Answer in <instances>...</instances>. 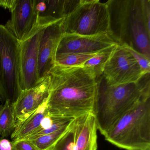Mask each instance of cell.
<instances>
[{
    "mask_svg": "<svg viewBox=\"0 0 150 150\" xmlns=\"http://www.w3.org/2000/svg\"><path fill=\"white\" fill-rule=\"evenodd\" d=\"M48 115L46 102L31 115L20 122H16L11 134L13 140L26 138L38 130L45 118Z\"/></svg>",
    "mask_w": 150,
    "mask_h": 150,
    "instance_id": "cell-14",
    "label": "cell"
},
{
    "mask_svg": "<svg viewBox=\"0 0 150 150\" xmlns=\"http://www.w3.org/2000/svg\"><path fill=\"white\" fill-rule=\"evenodd\" d=\"M45 27L39 26L29 37L20 42L19 81L22 91L34 87L41 81L38 72L39 48Z\"/></svg>",
    "mask_w": 150,
    "mask_h": 150,
    "instance_id": "cell-7",
    "label": "cell"
},
{
    "mask_svg": "<svg viewBox=\"0 0 150 150\" xmlns=\"http://www.w3.org/2000/svg\"><path fill=\"white\" fill-rule=\"evenodd\" d=\"M15 0H0V6L11 11L14 4Z\"/></svg>",
    "mask_w": 150,
    "mask_h": 150,
    "instance_id": "cell-26",
    "label": "cell"
},
{
    "mask_svg": "<svg viewBox=\"0 0 150 150\" xmlns=\"http://www.w3.org/2000/svg\"><path fill=\"white\" fill-rule=\"evenodd\" d=\"M20 42L4 25L0 24V98L14 104L22 91L19 75Z\"/></svg>",
    "mask_w": 150,
    "mask_h": 150,
    "instance_id": "cell-6",
    "label": "cell"
},
{
    "mask_svg": "<svg viewBox=\"0 0 150 150\" xmlns=\"http://www.w3.org/2000/svg\"><path fill=\"white\" fill-rule=\"evenodd\" d=\"M124 47L132 55V57L137 62L144 74L150 73V59H148L143 54L134 50L130 47L126 46Z\"/></svg>",
    "mask_w": 150,
    "mask_h": 150,
    "instance_id": "cell-21",
    "label": "cell"
},
{
    "mask_svg": "<svg viewBox=\"0 0 150 150\" xmlns=\"http://www.w3.org/2000/svg\"><path fill=\"white\" fill-rule=\"evenodd\" d=\"M61 20L45 27L43 31L38 57V72L40 81L49 75L55 66L56 50L63 34L60 25Z\"/></svg>",
    "mask_w": 150,
    "mask_h": 150,
    "instance_id": "cell-11",
    "label": "cell"
},
{
    "mask_svg": "<svg viewBox=\"0 0 150 150\" xmlns=\"http://www.w3.org/2000/svg\"><path fill=\"white\" fill-rule=\"evenodd\" d=\"M74 122L72 128L57 142L51 150H74Z\"/></svg>",
    "mask_w": 150,
    "mask_h": 150,
    "instance_id": "cell-20",
    "label": "cell"
},
{
    "mask_svg": "<svg viewBox=\"0 0 150 150\" xmlns=\"http://www.w3.org/2000/svg\"><path fill=\"white\" fill-rule=\"evenodd\" d=\"M103 136L125 150H150V96L141 99Z\"/></svg>",
    "mask_w": 150,
    "mask_h": 150,
    "instance_id": "cell-4",
    "label": "cell"
},
{
    "mask_svg": "<svg viewBox=\"0 0 150 150\" xmlns=\"http://www.w3.org/2000/svg\"><path fill=\"white\" fill-rule=\"evenodd\" d=\"M143 15L146 28L150 31V1L142 0Z\"/></svg>",
    "mask_w": 150,
    "mask_h": 150,
    "instance_id": "cell-23",
    "label": "cell"
},
{
    "mask_svg": "<svg viewBox=\"0 0 150 150\" xmlns=\"http://www.w3.org/2000/svg\"><path fill=\"white\" fill-rule=\"evenodd\" d=\"M109 33L119 46L130 47L150 59V31L143 15L142 0L107 1Z\"/></svg>",
    "mask_w": 150,
    "mask_h": 150,
    "instance_id": "cell-3",
    "label": "cell"
},
{
    "mask_svg": "<svg viewBox=\"0 0 150 150\" xmlns=\"http://www.w3.org/2000/svg\"><path fill=\"white\" fill-rule=\"evenodd\" d=\"M50 82L48 75L35 86L22 91L13 105L16 122H22L28 118L47 101Z\"/></svg>",
    "mask_w": 150,
    "mask_h": 150,
    "instance_id": "cell-12",
    "label": "cell"
},
{
    "mask_svg": "<svg viewBox=\"0 0 150 150\" xmlns=\"http://www.w3.org/2000/svg\"><path fill=\"white\" fill-rule=\"evenodd\" d=\"M16 123L13 105L5 103L0 112V136L1 137H6L12 134Z\"/></svg>",
    "mask_w": 150,
    "mask_h": 150,
    "instance_id": "cell-16",
    "label": "cell"
},
{
    "mask_svg": "<svg viewBox=\"0 0 150 150\" xmlns=\"http://www.w3.org/2000/svg\"><path fill=\"white\" fill-rule=\"evenodd\" d=\"M51 117H52V122L49 128L36 132V133L32 134L31 136L28 137L26 138L23 139L33 140L40 136L57 131L71 124L75 119V118Z\"/></svg>",
    "mask_w": 150,
    "mask_h": 150,
    "instance_id": "cell-19",
    "label": "cell"
},
{
    "mask_svg": "<svg viewBox=\"0 0 150 150\" xmlns=\"http://www.w3.org/2000/svg\"><path fill=\"white\" fill-rule=\"evenodd\" d=\"M117 46L115 45L99 52L81 66L92 70L96 79L99 78L102 75L106 64Z\"/></svg>",
    "mask_w": 150,
    "mask_h": 150,
    "instance_id": "cell-15",
    "label": "cell"
},
{
    "mask_svg": "<svg viewBox=\"0 0 150 150\" xmlns=\"http://www.w3.org/2000/svg\"><path fill=\"white\" fill-rule=\"evenodd\" d=\"M115 45L108 34L82 35L63 33L57 46L56 55L67 53L93 54Z\"/></svg>",
    "mask_w": 150,
    "mask_h": 150,
    "instance_id": "cell-10",
    "label": "cell"
},
{
    "mask_svg": "<svg viewBox=\"0 0 150 150\" xmlns=\"http://www.w3.org/2000/svg\"></svg>",
    "mask_w": 150,
    "mask_h": 150,
    "instance_id": "cell-28",
    "label": "cell"
},
{
    "mask_svg": "<svg viewBox=\"0 0 150 150\" xmlns=\"http://www.w3.org/2000/svg\"><path fill=\"white\" fill-rule=\"evenodd\" d=\"M11 143L12 150H39L32 140L29 139H17Z\"/></svg>",
    "mask_w": 150,
    "mask_h": 150,
    "instance_id": "cell-22",
    "label": "cell"
},
{
    "mask_svg": "<svg viewBox=\"0 0 150 150\" xmlns=\"http://www.w3.org/2000/svg\"><path fill=\"white\" fill-rule=\"evenodd\" d=\"M35 8L38 16L41 15L46 10V0H35Z\"/></svg>",
    "mask_w": 150,
    "mask_h": 150,
    "instance_id": "cell-24",
    "label": "cell"
},
{
    "mask_svg": "<svg viewBox=\"0 0 150 150\" xmlns=\"http://www.w3.org/2000/svg\"><path fill=\"white\" fill-rule=\"evenodd\" d=\"M0 150H12V143L7 139H0Z\"/></svg>",
    "mask_w": 150,
    "mask_h": 150,
    "instance_id": "cell-25",
    "label": "cell"
},
{
    "mask_svg": "<svg viewBox=\"0 0 150 150\" xmlns=\"http://www.w3.org/2000/svg\"><path fill=\"white\" fill-rule=\"evenodd\" d=\"M74 121L57 131L40 136L31 140L39 150H51L57 142L72 128Z\"/></svg>",
    "mask_w": 150,
    "mask_h": 150,
    "instance_id": "cell-17",
    "label": "cell"
},
{
    "mask_svg": "<svg viewBox=\"0 0 150 150\" xmlns=\"http://www.w3.org/2000/svg\"><path fill=\"white\" fill-rule=\"evenodd\" d=\"M3 105H0V112L1 111V110H2V108H3Z\"/></svg>",
    "mask_w": 150,
    "mask_h": 150,
    "instance_id": "cell-27",
    "label": "cell"
},
{
    "mask_svg": "<svg viewBox=\"0 0 150 150\" xmlns=\"http://www.w3.org/2000/svg\"><path fill=\"white\" fill-rule=\"evenodd\" d=\"M97 85L93 113L102 135L141 99L150 96V73L137 83L122 85L109 84L102 75L97 78Z\"/></svg>",
    "mask_w": 150,
    "mask_h": 150,
    "instance_id": "cell-2",
    "label": "cell"
},
{
    "mask_svg": "<svg viewBox=\"0 0 150 150\" xmlns=\"http://www.w3.org/2000/svg\"><path fill=\"white\" fill-rule=\"evenodd\" d=\"M63 33L82 35L108 34L110 17L107 1L79 0L60 22Z\"/></svg>",
    "mask_w": 150,
    "mask_h": 150,
    "instance_id": "cell-5",
    "label": "cell"
},
{
    "mask_svg": "<svg viewBox=\"0 0 150 150\" xmlns=\"http://www.w3.org/2000/svg\"><path fill=\"white\" fill-rule=\"evenodd\" d=\"M74 150H97V127L93 112L75 118Z\"/></svg>",
    "mask_w": 150,
    "mask_h": 150,
    "instance_id": "cell-13",
    "label": "cell"
},
{
    "mask_svg": "<svg viewBox=\"0 0 150 150\" xmlns=\"http://www.w3.org/2000/svg\"><path fill=\"white\" fill-rule=\"evenodd\" d=\"M35 0H15L11 17L5 27L20 42L29 37L39 27Z\"/></svg>",
    "mask_w": 150,
    "mask_h": 150,
    "instance_id": "cell-9",
    "label": "cell"
},
{
    "mask_svg": "<svg viewBox=\"0 0 150 150\" xmlns=\"http://www.w3.org/2000/svg\"><path fill=\"white\" fill-rule=\"evenodd\" d=\"M93 54L67 53L57 54L55 56V65L64 66H80L93 57Z\"/></svg>",
    "mask_w": 150,
    "mask_h": 150,
    "instance_id": "cell-18",
    "label": "cell"
},
{
    "mask_svg": "<svg viewBox=\"0 0 150 150\" xmlns=\"http://www.w3.org/2000/svg\"><path fill=\"white\" fill-rule=\"evenodd\" d=\"M49 75V115L76 118L93 112L97 85L92 70L82 66L55 65Z\"/></svg>",
    "mask_w": 150,
    "mask_h": 150,
    "instance_id": "cell-1",
    "label": "cell"
},
{
    "mask_svg": "<svg viewBox=\"0 0 150 150\" xmlns=\"http://www.w3.org/2000/svg\"><path fill=\"white\" fill-rule=\"evenodd\" d=\"M132 55L124 46L117 45L106 64L102 75L112 85L137 83L144 75Z\"/></svg>",
    "mask_w": 150,
    "mask_h": 150,
    "instance_id": "cell-8",
    "label": "cell"
}]
</instances>
